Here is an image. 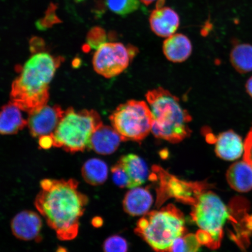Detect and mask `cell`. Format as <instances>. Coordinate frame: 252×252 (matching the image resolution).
<instances>
[{
    "instance_id": "6da1fadb",
    "label": "cell",
    "mask_w": 252,
    "mask_h": 252,
    "mask_svg": "<svg viewBox=\"0 0 252 252\" xmlns=\"http://www.w3.org/2000/svg\"><path fill=\"white\" fill-rule=\"evenodd\" d=\"M78 187L74 179H43L34 201L36 209L61 241L77 237L80 220L88 203V197Z\"/></svg>"
},
{
    "instance_id": "7a4b0ae2",
    "label": "cell",
    "mask_w": 252,
    "mask_h": 252,
    "mask_svg": "<svg viewBox=\"0 0 252 252\" xmlns=\"http://www.w3.org/2000/svg\"><path fill=\"white\" fill-rule=\"evenodd\" d=\"M60 63V60L46 53L32 56L12 84L11 102L29 114L47 105L49 84Z\"/></svg>"
},
{
    "instance_id": "3957f363",
    "label": "cell",
    "mask_w": 252,
    "mask_h": 252,
    "mask_svg": "<svg viewBox=\"0 0 252 252\" xmlns=\"http://www.w3.org/2000/svg\"><path fill=\"white\" fill-rule=\"evenodd\" d=\"M146 97L153 115L154 136L173 144L190 136L191 116L178 97L161 87L149 91Z\"/></svg>"
},
{
    "instance_id": "277c9868",
    "label": "cell",
    "mask_w": 252,
    "mask_h": 252,
    "mask_svg": "<svg viewBox=\"0 0 252 252\" xmlns=\"http://www.w3.org/2000/svg\"><path fill=\"white\" fill-rule=\"evenodd\" d=\"M134 231L156 252H168L175 239L187 232L184 214L171 204L144 214Z\"/></svg>"
},
{
    "instance_id": "5b68a950",
    "label": "cell",
    "mask_w": 252,
    "mask_h": 252,
    "mask_svg": "<svg viewBox=\"0 0 252 252\" xmlns=\"http://www.w3.org/2000/svg\"><path fill=\"white\" fill-rule=\"evenodd\" d=\"M102 124L95 110L69 108L52 134L53 146L70 153L90 150L91 137Z\"/></svg>"
},
{
    "instance_id": "8992f818",
    "label": "cell",
    "mask_w": 252,
    "mask_h": 252,
    "mask_svg": "<svg viewBox=\"0 0 252 252\" xmlns=\"http://www.w3.org/2000/svg\"><path fill=\"white\" fill-rule=\"evenodd\" d=\"M109 119L123 141L140 143L152 130V113L149 104L142 100H130L121 104Z\"/></svg>"
},
{
    "instance_id": "52a82bcc",
    "label": "cell",
    "mask_w": 252,
    "mask_h": 252,
    "mask_svg": "<svg viewBox=\"0 0 252 252\" xmlns=\"http://www.w3.org/2000/svg\"><path fill=\"white\" fill-rule=\"evenodd\" d=\"M192 220L212 237L214 250L220 247L223 238V227L226 220H232L231 210L214 192L204 190L193 206Z\"/></svg>"
},
{
    "instance_id": "ba28073f",
    "label": "cell",
    "mask_w": 252,
    "mask_h": 252,
    "mask_svg": "<svg viewBox=\"0 0 252 252\" xmlns=\"http://www.w3.org/2000/svg\"><path fill=\"white\" fill-rule=\"evenodd\" d=\"M150 179L157 183L156 206L159 207L170 198L193 206L210 185L206 182H188L179 179L158 165H154Z\"/></svg>"
},
{
    "instance_id": "9c48e42d",
    "label": "cell",
    "mask_w": 252,
    "mask_h": 252,
    "mask_svg": "<svg viewBox=\"0 0 252 252\" xmlns=\"http://www.w3.org/2000/svg\"><path fill=\"white\" fill-rule=\"evenodd\" d=\"M136 47H126L121 43L103 44L93 58V66L97 74L106 78L118 76L122 73L136 55Z\"/></svg>"
},
{
    "instance_id": "30bf717a",
    "label": "cell",
    "mask_w": 252,
    "mask_h": 252,
    "mask_svg": "<svg viewBox=\"0 0 252 252\" xmlns=\"http://www.w3.org/2000/svg\"><path fill=\"white\" fill-rule=\"evenodd\" d=\"M65 111L61 106H45L37 111L30 113L28 125L34 137L52 135L64 116Z\"/></svg>"
},
{
    "instance_id": "8fae6325",
    "label": "cell",
    "mask_w": 252,
    "mask_h": 252,
    "mask_svg": "<svg viewBox=\"0 0 252 252\" xmlns=\"http://www.w3.org/2000/svg\"><path fill=\"white\" fill-rule=\"evenodd\" d=\"M11 228L15 237L20 240H42V220L39 214L32 211L25 210L18 213L11 220Z\"/></svg>"
},
{
    "instance_id": "7c38bea8",
    "label": "cell",
    "mask_w": 252,
    "mask_h": 252,
    "mask_svg": "<svg viewBox=\"0 0 252 252\" xmlns=\"http://www.w3.org/2000/svg\"><path fill=\"white\" fill-rule=\"evenodd\" d=\"M150 24L151 30L157 35L168 37L178 30L180 18L177 12L171 8H157L151 12Z\"/></svg>"
},
{
    "instance_id": "4fadbf2b",
    "label": "cell",
    "mask_w": 252,
    "mask_h": 252,
    "mask_svg": "<svg viewBox=\"0 0 252 252\" xmlns=\"http://www.w3.org/2000/svg\"><path fill=\"white\" fill-rule=\"evenodd\" d=\"M122 141L121 137L114 128L102 124L91 137L90 150L101 155H110L118 150Z\"/></svg>"
},
{
    "instance_id": "5bb4252c",
    "label": "cell",
    "mask_w": 252,
    "mask_h": 252,
    "mask_svg": "<svg viewBox=\"0 0 252 252\" xmlns=\"http://www.w3.org/2000/svg\"><path fill=\"white\" fill-rule=\"evenodd\" d=\"M215 152L220 158L234 160L243 154L244 145L242 138L234 131L228 130L219 134L216 138Z\"/></svg>"
},
{
    "instance_id": "9a60e30c",
    "label": "cell",
    "mask_w": 252,
    "mask_h": 252,
    "mask_svg": "<svg viewBox=\"0 0 252 252\" xmlns=\"http://www.w3.org/2000/svg\"><path fill=\"white\" fill-rule=\"evenodd\" d=\"M153 203V196L149 188H135L126 194L123 206L129 215L139 216L147 214Z\"/></svg>"
},
{
    "instance_id": "2e32d148",
    "label": "cell",
    "mask_w": 252,
    "mask_h": 252,
    "mask_svg": "<svg viewBox=\"0 0 252 252\" xmlns=\"http://www.w3.org/2000/svg\"><path fill=\"white\" fill-rule=\"evenodd\" d=\"M163 52L168 61L182 63L188 60L192 52L190 40L181 33L167 37L163 44Z\"/></svg>"
},
{
    "instance_id": "e0dca14e",
    "label": "cell",
    "mask_w": 252,
    "mask_h": 252,
    "mask_svg": "<svg viewBox=\"0 0 252 252\" xmlns=\"http://www.w3.org/2000/svg\"><path fill=\"white\" fill-rule=\"evenodd\" d=\"M118 162L127 173L130 181L128 188H137L146 181L149 169L146 163L139 156L129 154L122 156Z\"/></svg>"
},
{
    "instance_id": "ac0fdd59",
    "label": "cell",
    "mask_w": 252,
    "mask_h": 252,
    "mask_svg": "<svg viewBox=\"0 0 252 252\" xmlns=\"http://www.w3.org/2000/svg\"><path fill=\"white\" fill-rule=\"evenodd\" d=\"M21 110L11 102L2 107L0 110V134H17L28 125V121L23 118Z\"/></svg>"
},
{
    "instance_id": "d6986e66",
    "label": "cell",
    "mask_w": 252,
    "mask_h": 252,
    "mask_svg": "<svg viewBox=\"0 0 252 252\" xmlns=\"http://www.w3.org/2000/svg\"><path fill=\"white\" fill-rule=\"evenodd\" d=\"M226 179L230 187L239 192L252 189V166L247 162H236L229 167Z\"/></svg>"
},
{
    "instance_id": "ffe728a7",
    "label": "cell",
    "mask_w": 252,
    "mask_h": 252,
    "mask_svg": "<svg viewBox=\"0 0 252 252\" xmlns=\"http://www.w3.org/2000/svg\"><path fill=\"white\" fill-rule=\"evenodd\" d=\"M82 176L87 184L92 186L102 185L108 176V167L103 160L91 158L85 162L81 169Z\"/></svg>"
},
{
    "instance_id": "44dd1931",
    "label": "cell",
    "mask_w": 252,
    "mask_h": 252,
    "mask_svg": "<svg viewBox=\"0 0 252 252\" xmlns=\"http://www.w3.org/2000/svg\"><path fill=\"white\" fill-rule=\"evenodd\" d=\"M230 61L235 70L241 74L252 71V45L241 43L235 45L230 54Z\"/></svg>"
},
{
    "instance_id": "7402d4cb",
    "label": "cell",
    "mask_w": 252,
    "mask_h": 252,
    "mask_svg": "<svg viewBox=\"0 0 252 252\" xmlns=\"http://www.w3.org/2000/svg\"><path fill=\"white\" fill-rule=\"evenodd\" d=\"M201 245L196 235L186 234L175 239L168 252H198Z\"/></svg>"
},
{
    "instance_id": "603a6c76",
    "label": "cell",
    "mask_w": 252,
    "mask_h": 252,
    "mask_svg": "<svg viewBox=\"0 0 252 252\" xmlns=\"http://www.w3.org/2000/svg\"><path fill=\"white\" fill-rule=\"evenodd\" d=\"M106 5L115 14L126 17L140 7L139 0H106Z\"/></svg>"
},
{
    "instance_id": "cb8c5ba5",
    "label": "cell",
    "mask_w": 252,
    "mask_h": 252,
    "mask_svg": "<svg viewBox=\"0 0 252 252\" xmlns=\"http://www.w3.org/2000/svg\"><path fill=\"white\" fill-rule=\"evenodd\" d=\"M103 250L104 252H127V242L121 236L113 235L104 242Z\"/></svg>"
},
{
    "instance_id": "d4e9b609",
    "label": "cell",
    "mask_w": 252,
    "mask_h": 252,
    "mask_svg": "<svg viewBox=\"0 0 252 252\" xmlns=\"http://www.w3.org/2000/svg\"><path fill=\"white\" fill-rule=\"evenodd\" d=\"M87 39L88 45L90 47L97 49L106 42V32L102 28L99 27H94L88 32Z\"/></svg>"
},
{
    "instance_id": "484cf974",
    "label": "cell",
    "mask_w": 252,
    "mask_h": 252,
    "mask_svg": "<svg viewBox=\"0 0 252 252\" xmlns=\"http://www.w3.org/2000/svg\"><path fill=\"white\" fill-rule=\"evenodd\" d=\"M113 181L118 187L124 188L129 187L130 181L122 166L118 162L111 169Z\"/></svg>"
},
{
    "instance_id": "4316f807",
    "label": "cell",
    "mask_w": 252,
    "mask_h": 252,
    "mask_svg": "<svg viewBox=\"0 0 252 252\" xmlns=\"http://www.w3.org/2000/svg\"><path fill=\"white\" fill-rule=\"evenodd\" d=\"M59 21V18L56 17L55 13V7L52 5L51 7L47 11V14L43 20L39 21L37 24V27L40 29H46L52 26V25L57 23Z\"/></svg>"
},
{
    "instance_id": "83f0119b",
    "label": "cell",
    "mask_w": 252,
    "mask_h": 252,
    "mask_svg": "<svg viewBox=\"0 0 252 252\" xmlns=\"http://www.w3.org/2000/svg\"><path fill=\"white\" fill-rule=\"evenodd\" d=\"M244 150V160L252 166V128L246 138Z\"/></svg>"
},
{
    "instance_id": "f1b7e54d",
    "label": "cell",
    "mask_w": 252,
    "mask_h": 252,
    "mask_svg": "<svg viewBox=\"0 0 252 252\" xmlns=\"http://www.w3.org/2000/svg\"><path fill=\"white\" fill-rule=\"evenodd\" d=\"M39 146L42 149L47 150L53 146L52 135L39 137Z\"/></svg>"
},
{
    "instance_id": "f546056e",
    "label": "cell",
    "mask_w": 252,
    "mask_h": 252,
    "mask_svg": "<svg viewBox=\"0 0 252 252\" xmlns=\"http://www.w3.org/2000/svg\"><path fill=\"white\" fill-rule=\"evenodd\" d=\"M103 223V220L99 217H95L92 220V224L95 228H99L102 226Z\"/></svg>"
},
{
    "instance_id": "4dcf8cb0",
    "label": "cell",
    "mask_w": 252,
    "mask_h": 252,
    "mask_svg": "<svg viewBox=\"0 0 252 252\" xmlns=\"http://www.w3.org/2000/svg\"><path fill=\"white\" fill-rule=\"evenodd\" d=\"M246 89L247 93L252 97V77L249 79L247 84H246Z\"/></svg>"
},
{
    "instance_id": "1f68e13d",
    "label": "cell",
    "mask_w": 252,
    "mask_h": 252,
    "mask_svg": "<svg viewBox=\"0 0 252 252\" xmlns=\"http://www.w3.org/2000/svg\"><path fill=\"white\" fill-rule=\"evenodd\" d=\"M140 1L145 5H149L151 4H152V3L154 1H155L156 0H140Z\"/></svg>"
},
{
    "instance_id": "d6a6232c",
    "label": "cell",
    "mask_w": 252,
    "mask_h": 252,
    "mask_svg": "<svg viewBox=\"0 0 252 252\" xmlns=\"http://www.w3.org/2000/svg\"><path fill=\"white\" fill-rule=\"evenodd\" d=\"M57 252H66V250H65V249L61 248L58 249V251H57Z\"/></svg>"
}]
</instances>
